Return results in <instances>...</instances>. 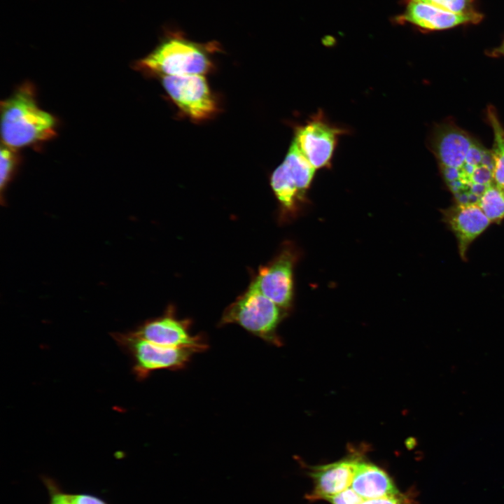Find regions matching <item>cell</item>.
I'll use <instances>...</instances> for the list:
<instances>
[{
	"label": "cell",
	"mask_w": 504,
	"mask_h": 504,
	"mask_svg": "<svg viewBox=\"0 0 504 504\" xmlns=\"http://www.w3.org/2000/svg\"><path fill=\"white\" fill-rule=\"evenodd\" d=\"M1 118L3 144L14 149L55 135V120L38 106L30 84L22 85L1 102Z\"/></svg>",
	"instance_id": "cell-1"
},
{
	"label": "cell",
	"mask_w": 504,
	"mask_h": 504,
	"mask_svg": "<svg viewBox=\"0 0 504 504\" xmlns=\"http://www.w3.org/2000/svg\"><path fill=\"white\" fill-rule=\"evenodd\" d=\"M477 204L490 222L499 223L504 218V190L493 182L485 189Z\"/></svg>",
	"instance_id": "cell-16"
},
{
	"label": "cell",
	"mask_w": 504,
	"mask_h": 504,
	"mask_svg": "<svg viewBox=\"0 0 504 504\" xmlns=\"http://www.w3.org/2000/svg\"><path fill=\"white\" fill-rule=\"evenodd\" d=\"M41 479L49 496L47 504H69L66 497V492L54 479L48 476H42Z\"/></svg>",
	"instance_id": "cell-19"
},
{
	"label": "cell",
	"mask_w": 504,
	"mask_h": 504,
	"mask_svg": "<svg viewBox=\"0 0 504 504\" xmlns=\"http://www.w3.org/2000/svg\"><path fill=\"white\" fill-rule=\"evenodd\" d=\"M66 497L69 504H109L101 497L90 493H68Z\"/></svg>",
	"instance_id": "cell-20"
},
{
	"label": "cell",
	"mask_w": 504,
	"mask_h": 504,
	"mask_svg": "<svg viewBox=\"0 0 504 504\" xmlns=\"http://www.w3.org/2000/svg\"><path fill=\"white\" fill-rule=\"evenodd\" d=\"M276 304L251 284L247 290L225 309L219 325L235 323L264 341L280 344L276 328L282 318Z\"/></svg>",
	"instance_id": "cell-3"
},
{
	"label": "cell",
	"mask_w": 504,
	"mask_h": 504,
	"mask_svg": "<svg viewBox=\"0 0 504 504\" xmlns=\"http://www.w3.org/2000/svg\"><path fill=\"white\" fill-rule=\"evenodd\" d=\"M360 504H410V500L400 493L390 496L363 500Z\"/></svg>",
	"instance_id": "cell-22"
},
{
	"label": "cell",
	"mask_w": 504,
	"mask_h": 504,
	"mask_svg": "<svg viewBox=\"0 0 504 504\" xmlns=\"http://www.w3.org/2000/svg\"><path fill=\"white\" fill-rule=\"evenodd\" d=\"M487 115L493 132V179L494 183L504 190V128L492 107L488 108Z\"/></svg>",
	"instance_id": "cell-15"
},
{
	"label": "cell",
	"mask_w": 504,
	"mask_h": 504,
	"mask_svg": "<svg viewBox=\"0 0 504 504\" xmlns=\"http://www.w3.org/2000/svg\"><path fill=\"white\" fill-rule=\"evenodd\" d=\"M482 15L456 14L443 10L421 0H407L404 13L396 20L428 30L449 29L467 23H477Z\"/></svg>",
	"instance_id": "cell-11"
},
{
	"label": "cell",
	"mask_w": 504,
	"mask_h": 504,
	"mask_svg": "<svg viewBox=\"0 0 504 504\" xmlns=\"http://www.w3.org/2000/svg\"><path fill=\"white\" fill-rule=\"evenodd\" d=\"M162 84L174 103L193 119L207 118L216 111L215 101L202 74L163 76Z\"/></svg>",
	"instance_id": "cell-7"
},
{
	"label": "cell",
	"mask_w": 504,
	"mask_h": 504,
	"mask_svg": "<svg viewBox=\"0 0 504 504\" xmlns=\"http://www.w3.org/2000/svg\"><path fill=\"white\" fill-rule=\"evenodd\" d=\"M498 52L504 55V42L502 44V46L500 47V48L498 49Z\"/></svg>",
	"instance_id": "cell-23"
},
{
	"label": "cell",
	"mask_w": 504,
	"mask_h": 504,
	"mask_svg": "<svg viewBox=\"0 0 504 504\" xmlns=\"http://www.w3.org/2000/svg\"><path fill=\"white\" fill-rule=\"evenodd\" d=\"M474 139L457 126L446 123L433 132L430 144L441 168L460 169Z\"/></svg>",
	"instance_id": "cell-10"
},
{
	"label": "cell",
	"mask_w": 504,
	"mask_h": 504,
	"mask_svg": "<svg viewBox=\"0 0 504 504\" xmlns=\"http://www.w3.org/2000/svg\"><path fill=\"white\" fill-rule=\"evenodd\" d=\"M189 320L177 318L169 309L164 315L145 321L132 332L141 339L160 345L188 348L196 353L206 350V339L200 335H192Z\"/></svg>",
	"instance_id": "cell-8"
},
{
	"label": "cell",
	"mask_w": 504,
	"mask_h": 504,
	"mask_svg": "<svg viewBox=\"0 0 504 504\" xmlns=\"http://www.w3.org/2000/svg\"><path fill=\"white\" fill-rule=\"evenodd\" d=\"M351 487L364 500L400 493L385 471L362 460L357 466Z\"/></svg>",
	"instance_id": "cell-14"
},
{
	"label": "cell",
	"mask_w": 504,
	"mask_h": 504,
	"mask_svg": "<svg viewBox=\"0 0 504 504\" xmlns=\"http://www.w3.org/2000/svg\"><path fill=\"white\" fill-rule=\"evenodd\" d=\"M0 187L1 196L8 183L10 180L16 164V155L14 148H12L4 144H1L0 150Z\"/></svg>",
	"instance_id": "cell-17"
},
{
	"label": "cell",
	"mask_w": 504,
	"mask_h": 504,
	"mask_svg": "<svg viewBox=\"0 0 504 504\" xmlns=\"http://www.w3.org/2000/svg\"><path fill=\"white\" fill-rule=\"evenodd\" d=\"M351 133L331 122L321 110L295 127L293 141L315 169H330L340 137Z\"/></svg>",
	"instance_id": "cell-5"
},
{
	"label": "cell",
	"mask_w": 504,
	"mask_h": 504,
	"mask_svg": "<svg viewBox=\"0 0 504 504\" xmlns=\"http://www.w3.org/2000/svg\"><path fill=\"white\" fill-rule=\"evenodd\" d=\"M360 460L350 457L314 468L311 472L314 483L312 498L327 500L351 487Z\"/></svg>",
	"instance_id": "cell-13"
},
{
	"label": "cell",
	"mask_w": 504,
	"mask_h": 504,
	"mask_svg": "<svg viewBox=\"0 0 504 504\" xmlns=\"http://www.w3.org/2000/svg\"><path fill=\"white\" fill-rule=\"evenodd\" d=\"M327 500L332 504H360L364 499L349 487Z\"/></svg>",
	"instance_id": "cell-21"
},
{
	"label": "cell",
	"mask_w": 504,
	"mask_h": 504,
	"mask_svg": "<svg viewBox=\"0 0 504 504\" xmlns=\"http://www.w3.org/2000/svg\"><path fill=\"white\" fill-rule=\"evenodd\" d=\"M315 170L293 141L284 161L271 176L274 195L286 210H293L304 200Z\"/></svg>",
	"instance_id": "cell-6"
},
{
	"label": "cell",
	"mask_w": 504,
	"mask_h": 504,
	"mask_svg": "<svg viewBox=\"0 0 504 504\" xmlns=\"http://www.w3.org/2000/svg\"><path fill=\"white\" fill-rule=\"evenodd\" d=\"M443 10L456 14L475 15L470 0H421Z\"/></svg>",
	"instance_id": "cell-18"
},
{
	"label": "cell",
	"mask_w": 504,
	"mask_h": 504,
	"mask_svg": "<svg viewBox=\"0 0 504 504\" xmlns=\"http://www.w3.org/2000/svg\"><path fill=\"white\" fill-rule=\"evenodd\" d=\"M443 214L456 237L461 257L464 258L470 244L491 222L477 204L458 203Z\"/></svg>",
	"instance_id": "cell-12"
},
{
	"label": "cell",
	"mask_w": 504,
	"mask_h": 504,
	"mask_svg": "<svg viewBox=\"0 0 504 504\" xmlns=\"http://www.w3.org/2000/svg\"><path fill=\"white\" fill-rule=\"evenodd\" d=\"M111 337L132 362V372L138 381L146 379L158 370L184 368L196 352L188 348L157 344L134 335L132 331L113 332Z\"/></svg>",
	"instance_id": "cell-4"
},
{
	"label": "cell",
	"mask_w": 504,
	"mask_h": 504,
	"mask_svg": "<svg viewBox=\"0 0 504 504\" xmlns=\"http://www.w3.org/2000/svg\"><path fill=\"white\" fill-rule=\"evenodd\" d=\"M218 50L216 41L197 43L180 29L167 27L160 43L140 64L164 76L203 75L212 68L211 54Z\"/></svg>",
	"instance_id": "cell-2"
},
{
	"label": "cell",
	"mask_w": 504,
	"mask_h": 504,
	"mask_svg": "<svg viewBox=\"0 0 504 504\" xmlns=\"http://www.w3.org/2000/svg\"><path fill=\"white\" fill-rule=\"evenodd\" d=\"M295 258L291 250L284 249L272 262L259 270L251 284L281 309H288L291 305Z\"/></svg>",
	"instance_id": "cell-9"
}]
</instances>
